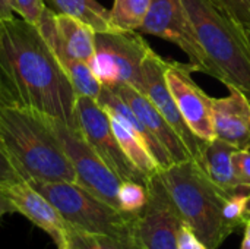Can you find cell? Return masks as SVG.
<instances>
[{"label": "cell", "mask_w": 250, "mask_h": 249, "mask_svg": "<svg viewBox=\"0 0 250 249\" xmlns=\"http://www.w3.org/2000/svg\"><path fill=\"white\" fill-rule=\"evenodd\" d=\"M0 73L12 104L78 129L69 78L37 26L21 16L0 21Z\"/></svg>", "instance_id": "obj_1"}, {"label": "cell", "mask_w": 250, "mask_h": 249, "mask_svg": "<svg viewBox=\"0 0 250 249\" xmlns=\"http://www.w3.org/2000/svg\"><path fill=\"white\" fill-rule=\"evenodd\" d=\"M110 122H111L113 132H114V135H116V138H117L123 153L132 161V164L146 179H149L152 175L160 172L158 164L155 163L154 157L151 156V153L148 151L145 144L141 141V138L125 122H122L120 119H117L114 116H110Z\"/></svg>", "instance_id": "obj_21"}, {"label": "cell", "mask_w": 250, "mask_h": 249, "mask_svg": "<svg viewBox=\"0 0 250 249\" xmlns=\"http://www.w3.org/2000/svg\"><path fill=\"white\" fill-rule=\"evenodd\" d=\"M78 129L92 150L103 158V161L120 178V181H136L146 183V178L132 164L123 153L111 128L110 116L89 97H78L76 106Z\"/></svg>", "instance_id": "obj_10"}, {"label": "cell", "mask_w": 250, "mask_h": 249, "mask_svg": "<svg viewBox=\"0 0 250 249\" xmlns=\"http://www.w3.org/2000/svg\"><path fill=\"white\" fill-rule=\"evenodd\" d=\"M160 176L186 226L208 247L218 249L234 230L223 216L227 195L218 189L193 160L174 163Z\"/></svg>", "instance_id": "obj_3"}, {"label": "cell", "mask_w": 250, "mask_h": 249, "mask_svg": "<svg viewBox=\"0 0 250 249\" xmlns=\"http://www.w3.org/2000/svg\"><path fill=\"white\" fill-rule=\"evenodd\" d=\"M151 0H113L110 9L111 22L116 31H139Z\"/></svg>", "instance_id": "obj_22"}, {"label": "cell", "mask_w": 250, "mask_h": 249, "mask_svg": "<svg viewBox=\"0 0 250 249\" xmlns=\"http://www.w3.org/2000/svg\"><path fill=\"white\" fill-rule=\"evenodd\" d=\"M15 3V13H18L23 21L37 25L42 10L45 7L44 0H13Z\"/></svg>", "instance_id": "obj_26"}, {"label": "cell", "mask_w": 250, "mask_h": 249, "mask_svg": "<svg viewBox=\"0 0 250 249\" xmlns=\"http://www.w3.org/2000/svg\"><path fill=\"white\" fill-rule=\"evenodd\" d=\"M73 227L101 233L132 249V216L100 200L76 182H29Z\"/></svg>", "instance_id": "obj_5"}, {"label": "cell", "mask_w": 250, "mask_h": 249, "mask_svg": "<svg viewBox=\"0 0 250 249\" xmlns=\"http://www.w3.org/2000/svg\"><path fill=\"white\" fill-rule=\"evenodd\" d=\"M0 145L23 181L76 182L70 160L45 117L9 104L0 109Z\"/></svg>", "instance_id": "obj_2"}, {"label": "cell", "mask_w": 250, "mask_h": 249, "mask_svg": "<svg viewBox=\"0 0 250 249\" xmlns=\"http://www.w3.org/2000/svg\"><path fill=\"white\" fill-rule=\"evenodd\" d=\"M148 203L132 216V249H177L185 225L160 172L146 181Z\"/></svg>", "instance_id": "obj_7"}, {"label": "cell", "mask_w": 250, "mask_h": 249, "mask_svg": "<svg viewBox=\"0 0 250 249\" xmlns=\"http://www.w3.org/2000/svg\"><path fill=\"white\" fill-rule=\"evenodd\" d=\"M9 104H12V103H10V98H9V95L6 92L3 78H1V73H0V109L4 107V106H9Z\"/></svg>", "instance_id": "obj_33"}, {"label": "cell", "mask_w": 250, "mask_h": 249, "mask_svg": "<svg viewBox=\"0 0 250 249\" xmlns=\"http://www.w3.org/2000/svg\"><path fill=\"white\" fill-rule=\"evenodd\" d=\"M240 32H242V37L245 40V44H246V48H248V54H249L250 59V25H240Z\"/></svg>", "instance_id": "obj_34"}, {"label": "cell", "mask_w": 250, "mask_h": 249, "mask_svg": "<svg viewBox=\"0 0 250 249\" xmlns=\"http://www.w3.org/2000/svg\"><path fill=\"white\" fill-rule=\"evenodd\" d=\"M97 101L110 116H114V117L120 119L122 122H125L141 138V141L145 144V147L154 157L155 163L158 164L160 172L166 170L174 164L168 151L164 148V145L144 126V123L139 120V117L133 113V110L113 90L103 87L101 94Z\"/></svg>", "instance_id": "obj_18"}, {"label": "cell", "mask_w": 250, "mask_h": 249, "mask_svg": "<svg viewBox=\"0 0 250 249\" xmlns=\"http://www.w3.org/2000/svg\"><path fill=\"white\" fill-rule=\"evenodd\" d=\"M54 22L67 53L79 62L91 63L95 54V31L85 22L54 12Z\"/></svg>", "instance_id": "obj_19"}, {"label": "cell", "mask_w": 250, "mask_h": 249, "mask_svg": "<svg viewBox=\"0 0 250 249\" xmlns=\"http://www.w3.org/2000/svg\"><path fill=\"white\" fill-rule=\"evenodd\" d=\"M214 78L250 98V59L239 23L215 0H182Z\"/></svg>", "instance_id": "obj_4"}, {"label": "cell", "mask_w": 250, "mask_h": 249, "mask_svg": "<svg viewBox=\"0 0 250 249\" xmlns=\"http://www.w3.org/2000/svg\"><path fill=\"white\" fill-rule=\"evenodd\" d=\"M193 68L180 62L166 60L164 76L168 90L190 131L202 141L215 139L212 123V97L192 78Z\"/></svg>", "instance_id": "obj_11"}, {"label": "cell", "mask_w": 250, "mask_h": 249, "mask_svg": "<svg viewBox=\"0 0 250 249\" xmlns=\"http://www.w3.org/2000/svg\"><path fill=\"white\" fill-rule=\"evenodd\" d=\"M152 48L138 31H111L95 34V54L89 63L103 87L126 84L142 92V66Z\"/></svg>", "instance_id": "obj_6"}, {"label": "cell", "mask_w": 250, "mask_h": 249, "mask_svg": "<svg viewBox=\"0 0 250 249\" xmlns=\"http://www.w3.org/2000/svg\"><path fill=\"white\" fill-rule=\"evenodd\" d=\"M57 249H70L67 247V244L64 242V244H60V245H57Z\"/></svg>", "instance_id": "obj_37"}, {"label": "cell", "mask_w": 250, "mask_h": 249, "mask_svg": "<svg viewBox=\"0 0 250 249\" xmlns=\"http://www.w3.org/2000/svg\"><path fill=\"white\" fill-rule=\"evenodd\" d=\"M21 181H23L22 176L19 175V172L13 166L12 160L9 158V156L0 145V188L9 186L12 183L21 182Z\"/></svg>", "instance_id": "obj_29"}, {"label": "cell", "mask_w": 250, "mask_h": 249, "mask_svg": "<svg viewBox=\"0 0 250 249\" xmlns=\"http://www.w3.org/2000/svg\"><path fill=\"white\" fill-rule=\"evenodd\" d=\"M237 23L250 25V0H215Z\"/></svg>", "instance_id": "obj_27"}, {"label": "cell", "mask_w": 250, "mask_h": 249, "mask_svg": "<svg viewBox=\"0 0 250 249\" xmlns=\"http://www.w3.org/2000/svg\"><path fill=\"white\" fill-rule=\"evenodd\" d=\"M231 161L237 181L250 189V150H236L231 156Z\"/></svg>", "instance_id": "obj_28"}, {"label": "cell", "mask_w": 250, "mask_h": 249, "mask_svg": "<svg viewBox=\"0 0 250 249\" xmlns=\"http://www.w3.org/2000/svg\"><path fill=\"white\" fill-rule=\"evenodd\" d=\"M15 16L13 0H0V21H7Z\"/></svg>", "instance_id": "obj_31"}, {"label": "cell", "mask_w": 250, "mask_h": 249, "mask_svg": "<svg viewBox=\"0 0 250 249\" xmlns=\"http://www.w3.org/2000/svg\"><path fill=\"white\" fill-rule=\"evenodd\" d=\"M1 189L10 201L13 211L22 214L34 226L45 232L56 247L66 242V230L69 223L63 219L53 203L28 181H21Z\"/></svg>", "instance_id": "obj_13"}, {"label": "cell", "mask_w": 250, "mask_h": 249, "mask_svg": "<svg viewBox=\"0 0 250 249\" xmlns=\"http://www.w3.org/2000/svg\"><path fill=\"white\" fill-rule=\"evenodd\" d=\"M236 150V147L215 138L204 144L201 156L196 160L209 181L227 197L239 192H250L249 188L240 185L234 175L231 156Z\"/></svg>", "instance_id": "obj_17"}, {"label": "cell", "mask_w": 250, "mask_h": 249, "mask_svg": "<svg viewBox=\"0 0 250 249\" xmlns=\"http://www.w3.org/2000/svg\"><path fill=\"white\" fill-rule=\"evenodd\" d=\"M42 38L47 41L50 48L53 50L59 65L64 70L66 76L69 78L75 92L78 97H89L94 100H98L103 85L94 75L91 66L88 63L75 60L67 50L64 48L62 38L57 32L56 22H54V10H51L48 6L44 7L42 15L35 25Z\"/></svg>", "instance_id": "obj_16"}, {"label": "cell", "mask_w": 250, "mask_h": 249, "mask_svg": "<svg viewBox=\"0 0 250 249\" xmlns=\"http://www.w3.org/2000/svg\"><path fill=\"white\" fill-rule=\"evenodd\" d=\"M250 220V195H249V200H248V207H246V222H249Z\"/></svg>", "instance_id": "obj_36"}, {"label": "cell", "mask_w": 250, "mask_h": 249, "mask_svg": "<svg viewBox=\"0 0 250 249\" xmlns=\"http://www.w3.org/2000/svg\"><path fill=\"white\" fill-rule=\"evenodd\" d=\"M164 63L166 60L151 50L142 66V76H144V90L142 94L157 107V110L164 116V119L173 126L176 134L182 138L186 148L189 150L192 158L196 161L201 156L202 147L207 141L199 139L185 122L170 90L166 82L164 76Z\"/></svg>", "instance_id": "obj_12"}, {"label": "cell", "mask_w": 250, "mask_h": 249, "mask_svg": "<svg viewBox=\"0 0 250 249\" xmlns=\"http://www.w3.org/2000/svg\"><path fill=\"white\" fill-rule=\"evenodd\" d=\"M177 249H208V247L196 236V233L189 226L183 225L177 238Z\"/></svg>", "instance_id": "obj_30"}, {"label": "cell", "mask_w": 250, "mask_h": 249, "mask_svg": "<svg viewBox=\"0 0 250 249\" xmlns=\"http://www.w3.org/2000/svg\"><path fill=\"white\" fill-rule=\"evenodd\" d=\"M227 88L230 95L212 97L215 136L237 150H250V98L233 85Z\"/></svg>", "instance_id": "obj_14"}, {"label": "cell", "mask_w": 250, "mask_h": 249, "mask_svg": "<svg viewBox=\"0 0 250 249\" xmlns=\"http://www.w3.org/2000/svg\"><path fill=\"white\" fill-rule=\"evenodd\" d=\"M119 210L126 214L139 213L148 203V189L145 183L136 181H122L117 191Z\"/></svg>", "instance_id": "obj_24"}, {"label": "cell", "mask_w": 250, "mask_h": 249, "mask_svg": "<svg viewBox=\"0 0 250 249\" xmlns=\"http://www.w3.org/2000/svg\"><path fill=\"white\" fill-rule=\"evenodd\" d=\"M9 213H15V211H13V207H12L10 201L7 200V197L4 195L3 189L0 188V220H1L6 214H9Z\"/></svg>", "instance_id": "obj_32"}, {"label": "cell", "mask_w": 250, "mask_h": 249, "mask_svg": "<svg viewBox=\"0 0 250 249\" xmlns=\"http://www.w3.org/2000/svg\"><path fill=\"white\" fill-rule=\"evenodd\" d=\"M51 10L56 13H63L73 16L86 25H89L95 32H111L116 31L111 22L110 10L100 4L97 0H45Z\"/></svg>", "instance_id": "obj_20"}, {"label": "cell", "mask_w": 250, "mask_h": 249, "mask_svg": "<svg viewBox=\"0 0 250 249\" xmlns=\"http://www.w3.org/2000/svg\"><path fill=\"white\" fill-rule=\"evenodd\" d=\"M44 117L72 163L76 183L119 210L117 191L122 183L120 178L103 161L78 129H73L54 117Z\"/></svg>", "instance_id": "obj_8"}, {"label": "cell", "mask_w": 250, "mask_h": 249, "mask_svg": "<svg viewBox=\"0 0 250 249\" xmlns=\"http://www.w3.org/2000/svg\"><path fill=\"white\" fill-rule=\"evenodd\" d=\"M66 244L70 249H127L116 238L67 226Z\"/></svg>", "instance_id": "obj_23"}, {"label": "cell", "mask_w": 250, "mask_h": 249, "mask_svg": "<svg viewBox=\"0 0 250 249\" xmlns=\"http://www.w3.org/2000/svg\"><path fill=\"white\" fill-rule=\"evenodd\" d=\"M250 192H239L227 197L224 207H223V216L227 225L236 232L240 226L246 225V207L249 200Z\"/></svg>", "instance_id": "obj_25"}, {"label": "cell", "mask_w": 250, "mask_h": 249, "mask_svg": "<svg viewBox=\"0 0 250 249\" xmlns=\"http://www.w3.org/2000/svg\"><path fill=\"white\" fill-rule=\"evenodd\" d=\"M242 249H250V220L245 225V235H243V242Z\"/></svg>", "instance_id": "obj_35"}, {"label": "cell", "mask_w": 250, "mask_h": 249, "mask_svg": "<svg viewBox=\"0 0 250 249\" xmlns=\"http://www.w3.org/2000/svg\"><path fill=\"white\" fill-rule=\"evenodd\" d=\"M110 90H113L133 110V113L144 123V126L164 145L173 163H182L192 158L182 138L164 119V116L157 110V107L146 98V95L126 84H120Z\"/></svg>", "instance_id": "obj_15"}, {"label": "cell", "mask_w": 250, "mask_h": 249, "mask_svg": "<svg viewBox=\"0 0 250 249\" xmlns=\"http://www.w3.org/2000/svg\"><path fill=\"white\" fill-rule=\"evenodd\" d=\"M139 32L155 35L176 44L188 56L189 65L195 72L214 76L212 66L198 41L182 0H151Z\"/></svg>", "instance_id": "obj_9"}]
</instances>
